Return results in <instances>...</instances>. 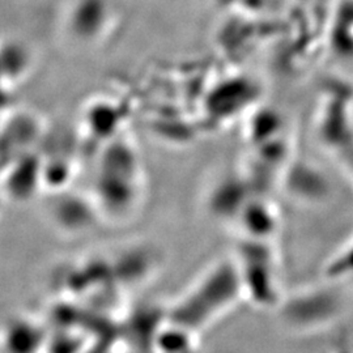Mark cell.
Here are the masks:
<instances>
[{"label":"cell","instance_id":"6da1fadb","mask_svg":"<svg viewBox=\"0 0 353 353\" xmlns=\"http://www.w3.org/2000/svg\"><path fill=\"white\" fill-rule=\"evenodd\" d=\"M245 296L236 262H223L204 274L176 303L166 316L202 338L203 332L230 312Z\"/></svg>","mask_w":353,"mask_h":353}]
</instances>
